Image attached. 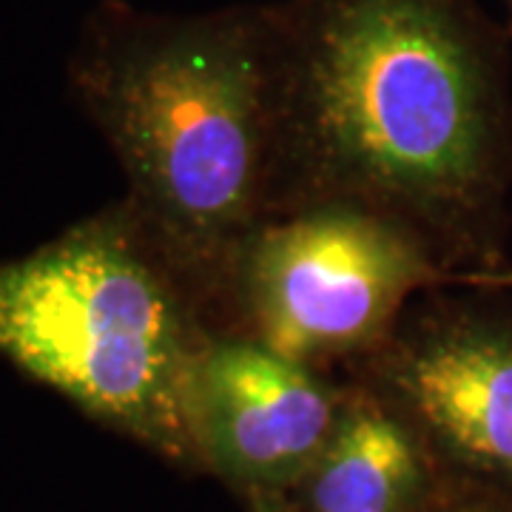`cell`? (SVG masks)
Segmentation results:
<instances>
[{
    "label": "cell",
    "instance_id": "1",
    "mask_svg": "<svg viewBox=\"0 0 512 512\" xmlns=\"http://www.w3.org/2000/svg\"><path fill=\"white\" fill-rule=\"evenodd\" d=\"M271 32L268 217L362 205L512 288L510 32L478 0H276Z\"/></svg>",
    "mask_w": 512,
    "mask_h": 512
},
{
    "label": "cell",
    "instance_id": "2",
    "mask_svg": "<svg viewBox=\"0 0 512 512\" xmlns=\"http://www.w3.org/2000/svg\"><path fill=\"white\" fill-rule=\"evenodd\" d=\"M69 89L214 330L231 262L271 208V3L163 15L109 0L77 40Z\"/></svg>",
    "mask_w": 512,
    "mask_h": 512
},
{
    "label": "cell",
    "instance_id": "3",
    "mask_svg": "<svg viewBox=\"0 0 512 512\" xmlns=\"http://www.w3.org/2000/svg\"><path fill=\"white\" fill-rule=\"evenodd\" d=\"M214 336L126 200L0 262V356L92 419L197 456L191 387Z\"/></svg>",
    "mask_w": 512,
    "mask_h": 512
},
{
    "label": "cell",
    "instance_id": "4",
    "mask_svg": "<svg viewBox=\"0 0 512 512\" xmlns=\"http://www.w3.org/2000/svg\"><path fill=\"white\" fill-rule=\"evenodd\" d=\"M495 288L444 265L399 220L319 202L262 220L239 245L214 319L305 365L342 373L382 345L421 293Z\"/></svg>",
    "mask_w": 512,
    "mask_h": 512
},
{
    "label": "cell",
    "instance_id": "5",
    "mask_svg": "<svg viewBox=\"0 0 512 512\" xmlns=\"http://www.w3.org/2000/svg\"><path fill=\"white\" fill-rule=\"evenodd\" d=\"M342 373L393 404L450 476L512 501V288L421 293Z\"/></svg>",
    "mask_w": 512,
    "mask_h": 512
},
{
    "label": "cell",
    "instance_id": "6",
    "mask_svg": "<svg viewBox=\"0 0 512 512\" xmlns=\"http://www.w3.org/2000/svg\"><path fill=\"white\" fill-rule=\"evenodd\" d=\"M345 402V376L305 365L248 336L217 333L191 387L197 456L254 493L299 484L328 444Z\"/></svg>",
    "mask_w": 512,
    "mask_h": 512
},
{
    "label": "cell",
    "instance_id": "7",
    "mask_svg": "<svg viewBox=\"0 0 512 512\" xmlns=\"http://www.w3.org/2000/svg\"><path fill=\"white\" fill-rule=\"evenodd\" d=\"M447 476L393 404L345 376L336 427L299 484L305 512H424Z\"/></svg>",
    "mask_w": 512,
    "mask_h": 512
},
{
    "label": "cell",
    "instance_id": "8",
    "mask_svg": "<svg viewBox=\"0 0 512 512\" xmlns=\"http://www.w3.org/2000/svg\"><path fill=\"white\" fill-rule=\"evenodd\" d=\"M424 512H512V501L481 484L447 476L439 495L427 504Z\"/></svg>",
    "mask_w": 512,
    "mask_h": 512
},
{
    "label": "cell",
    "instance_id": "9",
    "mask_svg": "<svg viewBox=\"0 0 512 512\" xmlns=\"http://www.w3.org/2000/svg\"><path fill=\"white\" fill-rule=\"evenodd\" d=\"M254 512H296L276 493H254Z\"/></svg>",
    "mask_w": 512,
    "mask_h": 512
},
{
    "label": "cell",
    "instance_id": "10",
    "mask_svg": "<svg viewBox=\"0 0 512 512\" xmlns=\"http://www.w3.org/2000/svg\"><path fill=\"white\" fill-rule=\"evenodd\" d=\"M504 6H507V32L512 37V0H504Z\"/></svg>",
    "mask_w": 512,
    "mask_h": 512
}]
</instances>
